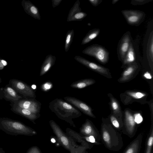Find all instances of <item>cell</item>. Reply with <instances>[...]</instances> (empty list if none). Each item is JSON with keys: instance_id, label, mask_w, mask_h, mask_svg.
<instances>
[{"instance_id": "e575fe53", "label": "cell", "mask_w": 153, "mask_h": 153, "mask_svg": "<svg viewBox=\"0 0 153 153\" xmlns=\"http://www.w3.org/2000/svg\"><path fill=\"white\" fill-rule=\"evenodd\" d=\"M31 12L34 14H36L37 13V9L34 7L32 6L31 8Z\"/></svg>"}, {"instance_id": "2e32d148", "label": "cell", "mask_w": 153, "mask_h": 153, "mask_svg": "<svg viewBox=\"0 0 153 153\" xmlns=\"http://www.w3.org/2000/svg\"><path fill=\"white\" fill-rule=\"evenodd\" d=\"M1 90L3 97L7 100L14 102L22 99V97L10 86H6Z\"/></svg>"}, {"instance_id": "83f0119b", "label": "cell", "mask_w": 153, "mask_h": 153, "mask_svg": "<svg viewBox=\"0 0 153 153\" xmlns=\"http://www.w3.org/2000/svg\"><path fill=\"white\" fill-rule=\"evenodd\" d=\"M81 136L83 139L85 140V141L88 142H90L92 143H94L96 145H99L101 144L100 143L97 142L96 141L95 138L93 136H90L88 137H86L83 136L81 135Z\"/></svg>"}, {"instance_id": "7402d4cb", "label": "cell", "mask_w": 153, "mask_h": 153, "mask_svg": "<svg viewBox=\"0 0 153 153\" xmlns=\"http://www.w3.org/2000/svg\"><path fill=\"white\" fill-rule=\"evenodd\" d=\"M54 61L53 59L49 58L44 62L41 68L39 74L40 76L45 74L49 70L54 64Z\"/></svg>"}, {"instance_id": "9a60e30c", "label": "cell", "mask_w": 153, "mask_h": 153, "mask_svg": "<svg viewBox=\"0 0 153 153\" xmlns=\"http://www.w3.org/2000/svg\"><path fill=\"white\" fill-rule=\"evenodd\" d=\"M143 134H139L124 150L123 153H139L141 148Z\"/></svg>"}, {"instance_id": "d6a6232c", "label": "cell", "mask_w": 153, "mask_h": 153, "mask_svg": "<svg viewBox=\"0 0 153 153\" xmlns=\"http://www.w3.org/2000/svg\"><path fill=\"white\" fill-rule=\"evenodd\" d=\"M86 14L83 13H79L75 15V17L76 19H80L86 16Z\"/></svg>"}, {"instance_id": "5bb4252c", "label": "cell", "mask_w": 153, "mask_h": 153, "mask_svg": "<svg viewBox=\"0 0 153 153\" xmlns=\"http://www.w3.org/2000/svg\"><path fill=\"white\" fill-rule=\"evenodd\" d=\"M12 109L14 112L29 119L34 124H36L35 121L40 116V114L33 113L27 109L18 106L14 103L13 105Z\"/></svg>"}, {"instance_id": "8fae6325", "label": "cell", "mask_w": 153, "mask_h": 153, "mask_svg": "<svg viewBox=\"0 0 153 153\" xmlns=\"http://www.w3.org/2000/svg\"><path fill=\"white\" fill-rule=\"evenodd\" d=\"M64 98L66 101L77 107L84 114L93 118L96 117L92 112L91 107L83 101L72 97H65Z\"/></svg>"}, {"instance_id": "3957f363", "label": "cell", "mask_w": 153, "mask_h": 153, "mask_svg": "<svg viewBox=\"0 0 153 153\" xmlns=\"http://www.w3.org/2000/svg\"><path fill=\"white\" fill-rule=\"evenodd\" d=\"M101 138L105 146L110 150L117 151L123 147L121 134L111 124L105 121L101 125Z\"/></svg>"}, {"instance_id": "e0dca14e", "label": "cell", "mask_w": 153, "mask_h": 153, "mask_svg": "<svg viewBox=\"0 0 153 153\" xmlns=\"http://www.w3.org/2000/svg\"><path fill=\"white\" fill-rule=\"evenodd\" d=\"M138 68V65L135 62L127 65L119 80V81L123 82L128 80L132 77Z\"/></svg>"}, {"instance_id": "b9f144b4", "label": "cell", "mask_w": 153, "mask_h": 153, "mask_svg": "<svg viewBox=\"0 0 153 153\" xmlns=\"http://www.w3.org/2000/svg\"><path fill=\"white\" fill-rule=\"evenodd\" d=\"M1 78L0 77V83L1 82Z\"/></svg>"}, {"instance_id": "ba28073f", "label": "cell", "mask_w": 153, "mask_h": 153, "mask_svg": "<svg viewBox=\"0 0 153 153\" xmlns=\"http://www.w3.org/2000/svg\"><path fill=\"white\" fill-rule=\"evenodd\" d=\"M136 123L131 112L126 110L125 111V119L122 131L130 138L133 137L136 132Z\"/></svg>"}, {"instance_id": "f546056e", "label": "cell", "mask_w": 153, "mask_h": 153, "mask_svg": "<svg viewBox=\"0 0 153 153\" xmlns=\"http://www.w3.org/2000/svg\"><path fill=\"white\" fill-rule=\"evenodd\" d=\"M26 153H42L40 149L36 146H33L30 148Z\"/></svg>"}, {"instance_id": "5b68a950", "label": "cell", "mask_w": 153, "mask_h": 153, "mask_svg": "<svg viewBox=\"0 0 153 153\" xmlns=\"http://www.w3.org/2000/svg\"><path fill=\"white\" fill-rule=\"evenodd\" d=\"M84 53L94 57L100 62L103 64L107 63L109 59V52L104 47L94 44L87 48Z\"/></svg>"}, {"instance_id": "9c48e42d", "label": "cell", "mask_w": 153, "mask_h": 153, "mask_svg": "<svg viewBox=\"0 0 153 153\" xmlns=\"http://www.w3.org/2000/svg\"><path fill=\"white\" fill-rule=\"evenodd\" d=\"M14 103L18 106L27 109L33 113H40L41 103L35 99H20L14 102Z\"/></svg>"}, {"instance_id": "74e56055", "label": "cell", "mask_w": 153, "mask_h": 153, "mask_svg": "<svg viewBox=\"0 0 153 153\" xmlns=\"http://www.w3.org/2000/svg\"><path fill=\"white\" fill-rule=\"evenodd\" d=\"M1 62L4 66H5L7 65V63L6 61L4 60H1Z\"/></svg>"}, {"instance_id": "ac0fdd59", "label": "cell", "mask_w": 153, "mask_h": 153, "mask_svg": "<svg viewBox=\"0 0 153 153\" xmlns=\"http://www.w3.org/2000/svg\"><path fill=\"white\" fill-rule=\"evenodd\" d=\"M135 52L133 45L131 42L128 50L123 62L124 65H128L135 62Z\"/></svg>"}, {"instance_id": "8992f818", "label": "cell", "mask_w": 153, "mask_h": 153, "mask_svg": "<svg viewBox=\"0 0 153 153\" xmlns=\"http://www.w3.org/2000/svg\"><path fill=\"white\" fill-rule=\"evenodd\" d=\"M10 86L17 93H19L26 99H35L36 97L35 92L28 85L19 80L13 79L9 81Z\"/></svg>"}, {"instance_id": "ab89813d", "label": "cell", "mask_w": 153, "mask_h": 153, "mask_svg": "<svg viewBox=\"0 0 153 153\" xmlns=\"http://www.w3.org/2000/svg\"><path fill=\"white\" fill-rule=\"evenodd\" d=\"M0 153H5V151L2 148H0Z\"/></svg>"}, {"instance_id": "d6986e66", "label": "cell", "mask_w": 153, "mask_h": 153, "mask_svg": "<svg viewBox=\"0 0 153 153\" xmlns=\"http://www.w3.org/2000/svg\"><path fill=\"white\" fill-rule=\"evenodd\" d=\"M95 82V81L91 79H86L80 80L73 82L71 86L77 89H82L92 85Z\"/></svg>"}, {"instance_id": "7c38bea8", "label": "cell", "mask_w": 153, "mask_h": 153, "mask_svg": "<svg viewBox=\"0 0 153 153\" xmlns=\"http://www.w3.org/2000/svg\"><path fill=\"white\" fill-rule=\"evenodd\" d=\"M131 38L130 33L128 31L124 34L120 40L118 52L120 59L122 62L129 48L131 42Z\"/></svg>"}, {"instance_id": "4dcf8cb0", "label": "cell", "mask_w": 153, "mask_h": 153, "mask_svg": "<svg viewBox=\"0 0 153 153\" xmlns=\"http://www.w3.org/2000/svg\"><path fill=\"white\" fill-rule=\"evenodd\" d=\"M133 117L134 121L137 124H140L143 121V117L140 113L135 114Z\"/></svg>"}, {"instance_id": "1f68e13d", "label": "cell", "mask_w": 153, "mask_h": 153, "mask_svg": "<svg viewBox=\"0 0 153 153\" xmlns=\"http://www.w3.org/2000/svg\"><path fill=\"white\" fill-rule=\"evenodd\" d=\"M90 2L94 6L98 5L102 1V0H89Z\"/></svg>"}, {"instance_id": "44dd1931", "label": "cell", "mask_w": 153, "mask_h": 153, "mask_svg": "<svg viewBox=\"0 0 153 153\" xmlns=\"http://www.w3.org/2000/svg\"><path fill=\"white\" fill-rule=\"evenodd\" d=\"M111 105L114 116L118 118H121L122 116L121 108L119 104L114 98H111Z\"/></svg>"}, {"instance_id": "d4e9b609", "label": "cell", "mask_w": 153, "mask_h": 153, "mask_svg": "<svg viewBox=\"0 0 153 153\" xmlns=\"http://www.w3.org/2000/svg\"><path fill=\"white\" fill-rule=\"evenodd\" d=\"M127 94L131 97L135 99H141L146 96V94L140 92L128 91Z\"/></svg>"}, {"instance_id": "7a4b0ae2", "label": "cell", "mask_w": 153, "mask_h": 153, "mask_svg": "<svg viewBox=\"0 0 153 153\" xmlns=\"http://www.w3.org/2000/svg\"><path fill=\"white\" fill-rule=\"evenodd\" d=\"M49 107L59 119L75 127L73 119L77 118L82 115L79 110L63 100L56 98L49 103Z\"/></svg>"}, {"instance_id": "d590c367", "label": "cell", "mask_w": 153, "mask_h": 153, "mask_svg": "<svg viewBox=\"0 0 153 153\" xmlns=\"http://www.w3.org/2000/svg\"><path fill=\"white\" fill-rule=\"evenodd\" d=\"M71 38V35L70 34H68L67 36L66 39V44H68L69 43Z\"/></svg>"}, {"instance_id": "60d3db41", "label": "cell", "mask_w": 153, "mask_h": 153, "mask_svg": "<svg viewBox=\"0 0 153 153\" xmlns=\"http://www.w3.org/2000/svg\"><path fill=\"white\" fill-rule=\"evenodd\" d=\"M119 0H113L112 1V4H114L117 2Z\"/></svg>"}, {"instance_id": "4fadbf2b", "label": "cell", "mask_w": 153, "mask_h": 153, "mask_svg": "<svg viewBox=\"0 0 153 153\" xmlns=\"http://www.w3.org/2000/svg\"><path fill=\"white\" fill-rule=\"evenodd\" d=\"M79 62L91 69L102 74L106 76H110L109 70L105 67L99 65L96 63L90 62L82 58H77Z\"/></svg>"}, {"instance_id": "f35d334b", "label": "cell", "mask_w": 153, "mask_h": 153, "mask_svg": "<svg viewBox=\"0 0 153 153\" xmlns=\"http://www.w3.org/2000/svg\"><path fill=\"white\" fill-rule=\"evenodd\" d=\"M4 65H3L1 62H0V69H2L3 68Z\"/></svg>"}, {"instance_id": "ffe728a7", "label": "cell", "mask_w": 153, "mask_h": 153, "mask_svg": "<svg viewBox=\"0 0 153 153\" xmlns=\"http://www.w3.org/2000/svg\"><path fill=\"white\" fill-rule=\"evenodd\" d=\"M153 144V126L152 124L145 144L144 153H152Z\"/></svg>"}, {"instance_id": "4316f807", "label": "cell", "mask_w": 153, "mask_h": 153, "mask_svg": "<svg viewBox=\"0 0 153 153\" xmlns=\"http://www.w3.org/2000/svg\"><path fill=\"white\" fill-rule=\"evenodd\" d=\"M52 87V84L50 81L44 83L41 86V90L44 91L46 92L51 89Z\"/></svg>"}, {"instance_id": "30bf717a", "label": "cell", "mask_w": 153, "mask_h": 153, "mask_svg": "<svg viewBox=\"0 0 153 153\" xmlns=\"http://www.w3.org/2000/svg\"><path fill=\"white\" fill-rule=\"evenodd\" d=\"M80 133L84 136H93L97 142L100 143L99 142L101 137L98 131L92 122L88 119H86L85 123L80 128Z\"/></svg>"}, {"instance_id": "603a6c76", "label": "cell", "mask_w": 153, "mask_h": 153, "mask_svg": "<svg viewBox=\"0 0 153 153\" xmlns=\"http://www.w3.org/2000/svg\"><path fill=\"white\" fill-rule=\"evenodd\" d=\"M100 32V30L99 28H95L90 31L83 40V44L87 43L96 38Z\"/></svg>"}, {"instance_id": "6da1fadb", "label": "cell", "mask_w": 153, "mask_h": 153, "mask_svg": "<svg viewBox=\"0 0 153 153\" xmlns=\"http://www.w3.org/2000/svg\"><path fill=\"white\" fill-rule=\"evenodd\" d=\"M49 123L59 146H62L70 153H85L86 150L90 148L86 141L79 143L67 135L53 120H50Z\"/></svg>"}, {"instance_id": "277c9868", "label": "cell", "mask_w": 153, "mask_h": 153, "mask_svg": "<svg viewBox=\"0 0 153 153\" xmlns=\"http://www.w3.org/2000/svg\"><path fill=\"white\" fill-rule=\"evenodd\" d=\"M0 129L13 135L32 136L37 134L34 130L22 123L7 118H0Z\"/></svg>"}, {"instance_id": "52a82bcc", "label": "cell", "mask_w": 153, "mask_h": 153, "mask_svg": "<svg viewBox=\"0 0 153 153\" xmlns=\"http://www.w3.org/2000/svg\"><path fill=\"white\" fill-rule=\"evenodd\" d=\"M121 13L128 24L132 26L139 25L143 21L145 16L143 12L138 10H123Z\"/></svg>"}, {"instance_id": "836d02e7", "label": "cell", "mask_w": 153, "mask_h": 153, "mask_svg": "<svg viewBox=\"0 0 153 153\" xmlns=\"http://www.w3.org/2000/svg\"><path fill=\"white\" fill-rule=\"evenodd\" d=\"M144 77L148 79H150L152 78L151 74L148 72H146L143 75Z\"/></svg>"}, {"instance_id": "f1b7e54d", "label": "cell", "mask_w": 153, "mask_h": 153, "mask_svg": "<svg viewBox=\"0 0 153 153\" xmlns=\"http://www.w3.org/2000/svg\"><path fill=\"white\" fill-rule=\"evenodd\" d=\"M151 0H132L131 3L134 5H142L148 3L151 1Z\"/></svg>"}, {"instance_id": "484cf974", "label": "cell", "mask_w": 153, "mask_h": 153, "mask_svg": "<svg viewBox=\"0 0 153 153\" xmlns=\"http://www.w3.org/2000/svg\"><path fill=\"white\" fill-rule=\"evenodd\" d=\"M148 55L152 61L153 62V33L149 41V43L148 46Z\"/></svg>"}, {"instance_id": "8d00e7d4", "label": "cell", "mask_w": 153, "mask_h": 153, "mask_svg": "<svg viewBox=\"0 0 153 153\" xmlns=\"http://www.w3.org/2000/svg\"><path fill=\"white\" fill-rule=\"evenodd\" d=\"M56 140H57V138L56 137H52L51 138V142L53 143H56Z\"/></svg>"}, {"instance_id": "cb8c5ba5", "label": "cell", "mask_w": 153, "mask_h": 153, "mask_svg": "<svg viewBox=\"0 0 153 153\" xmlns=\"http://www.w3.org/2000/svg\"><path fill=\"white\" fill-rule=\"evenodd\" d=\"M110 122L114 128L118 131L122 130L123 127V123L122 121L119 120L114 115L110 117Z\"/></svg>"}]
</instances>
